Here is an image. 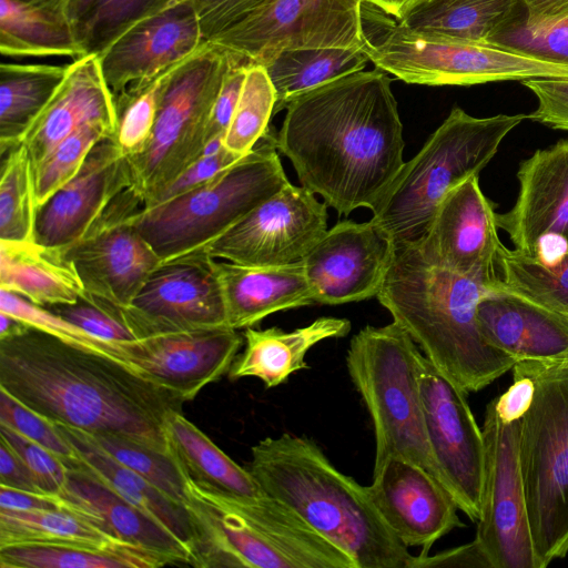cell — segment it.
Listing matches in <instances>:
<instances>
[{"label":"cell","instance_id":"cell-1","mask_svg":"<svg viewBox=\"0 0 568 568\" xmlns=\"http://www.w3.org/2000/svg\"><path fill=\"white\" fill-rule=\"evenodd\" d=\"M382 70L341 77L293 99L276 138L301 185L347 216L372 210L404 164L403 124Z\"/></svg>","mask_w":568,"mask_h":568},{"label":"cell","instance_id":"cell-2","mask_svg":"<svg viewBox=\"0 0 568 568\" xmlns=\"http://www.w3.org/2000/svg\"><path fill=\"white\" fill-rule=\"evenodd\" d=\"M0 389L51 423L164 453L165 420L185 402L128 364L32 326L0 339Z\"/></svg>","mask_w":568,"mask_h":568},{"label":"cell","instance_id":"cell-3","mask_svg":"<svg viewBox=\"0 0 568 568\" xmlns=\"http://www.w3.org/2000/svg\"><path fill=\"white\" fill-rule=\"evenodd\" d=\"M493 282L436 265L416 243L395 244L376 298L425 357L468 394L516 364L478 326L477 304Z\"/></svg>","mask_w":568,"mask_h":568},{"label":"cell","instance_id":"cell-4","mask_svg":"<svg viewBox=\"0 0 568 568\" xmlns=\"http://www.w3.org/2000/svg\"><path fill=\"white\" fill-rule=\"evenodd\" d=\"M245 468L265 494L296 511L356 568H413L416 556L386 525L366 486L338 470L310 438L265 437L251 448Z\"/></svg>","mask_w":568,"mask_h":568},{"label":"cell","instance_id":"cell-5","mask_svg":"<svg viewBox=\"0 0 568 568\" xmlns=\"http://www.w3.org/2000/svg\"><path fill=\"white\" fill-rule=\"evenodd\" d=\"M191 566L204 568H356L353 559L296 511L264 494L244 498L186 479Z\"/></svg>","mask_w":568,"mask_h":568},{"label":"cell","instance_id":"cell-6","mask_svg":"<svg viewBox=\"0 0 568 568\" xmlns=\"http://www.w3.org/2000/svg\"><path fill=\"white\" fill-rule=\"evenodd\" d=\"M527 118H476L460 108L452 109L418 153L404 162L371 210V221L394 244L422 241L444 197L468 178L478 175L506 135Z\"/></svg>","mask_w":568,"mask_h":568},{"label":"cell","instance_id":"cell-7","mask_svg":"<svg viewBox=\"0 0 568 568\" xmlns=\"http://www.w3.org/2000/svg\"><path fill=\"white\" fill-rule=\"evenodd\" d=\"M361 49L377 69L406 83L473 85L496 81L567 78L568 65L489 42L418 31L363 0Z\"/></svg>","mask_w":568,"mask_h":568},{"label":"cell","instance_id":"cell-8","mask_svg":"<svg viewBox=\"0 0 568 568\" xmlns=\"http://www.w3.org/2000/svg\"><path fill=\"white\" fill-rule=\"evenodd\" d=\"M276 138L268 128L250 153L213 179L133 216L161 263L203 252L290 182Z\"/></svg>","mask_w":568,"mask_h":568},{"label":"cell","instance_id":"cell-9","mask_svg":"<svg viewBox=\"0 0 568 568\" xmlns=\"http://www.w3.org/2000/svg\"><path fill=\"white\" fill-rule=\"evenodd\" d=\"M420 354L395 322L379 327L367 325L352 337L346 367L373 423L374 468L388 457H402L440 483L425 429Z\"/></svg>","mask_w":568,"mask_h":568},{"label":"cell","instance_id":"cell-10","mask_svg":"<svg viewBox=\"0 0 568 568\" xmlns=\"http://www.w3.org/2000/svg\"><path fill=\"white\" fill-rule=\"evenodd\" d=\"M518 363L535 381L519 460L539 568L568 552V361Z\"/></svg>","mask_w":568,"mask_h":568},{"label":"cell","instance_id":"cell-11","mask_svg":"<svg viewBox=\"0 0 568 568\" xmlns=\"http://www.w3.org/2000/svg\"><path fill=\"white\" fill-rule=\"evenodd\" d=\"M234 55L211 41L168 78L145 145L128 156L130 186L148 206L196 159L215 99Z\"/></svg>","mask_w":568,"mask_h":568},{"label":"cell","instance_id":"cell-12","mask_svg":"<svg viewBox=\"0 0 568 568\" xmlns=\"http://www.w3.org/2000/svg\"><path fill=\"white\" fill-rule=\"evenodd\" d=\"M523 418L505 423L493 400L483 425L484 480L476 540L493 568H539L519 460Z\"/></svg>","mask_w":568,"mask_h":568},{"label":"cell","instance_id":"cell-13","mask_svg":"<svg viewBox=\"0 0 568 568\" xmlns=\"http://www.w3.org/2000/svg\"><path fill=\"white\" fill-rule=\"evenodd\" d=\"M363 0H265L211 42L250 64L302 48L361 49Z\"/></svg>","mask_w":568,"mask_h":568},{"label":"cell","instance_id":"cell-14","mask_svg":"<svg viewBox=\"0 0 568 568\" xmlns=\"http://www.w3.org/2000/svg\"><path fill=\"white\" fill-rule=\"evenodd\" d=\"M143 207L131 189L120 192L74 243L62 247L84 293L129 306L161 260L133 224Z\"/></svg>","mask_w":568,"mask_h":568},{"label":"cell","instance_id":"cell-15","mask_svg":"<svg viewBox=\"0 0 568 568\" xmlns=\"http://www.w3.org/2000/svg\"><path fill=\"white\" fill-rule=\"evenodd\" d=\"M425 429L442 485L470 520L480 513L485 447L466 393L424 354L418 359Z\"/></svg>","mask_w":568,"mask_h":568},{"label":"cell","instance_id":"cell-16","mask_svg":"<svg viewBox=\"0 0 568 568\" xmlns=\"http://www.w3.org/2000/svg\"><path fill=\"white\" fill-rule=\"evenodd\" d=\"M327 231V205L288 182L203 252L246 266L300 263Z\"/></svg>","mask_w":568,"mask_h":568},{"label":"cell","instance_id":"cell-17","mask_svg":"<svg viewBox=\"0 0 568 568\" xmlns=\"http://www.w3.org/2000/svg\"><path fill=\"white\" fill-rule=\"evenodd\" d=\"M204 252L161 263L123 315L139 341L162 333L227 327L222 290Z\"/></svg>","mask_w":568,"mask_h":568},{"label":"cell","instance_id":"cell-18","mask_svg":"<svg viewBox=\"0 0 568 568\" xmlns=\"http://www.w3.org/2000/svg\"><path fill=\"white\" fill-rule=\"evenodd\" d=\"M515 205L497 225L519 253L551 261L568 253V141L537 150L521 162Z\"/></svg>","mask_w":568,"mask_h":568},{"label":"cell","instance_id":"cell-19","mask_svg":"<svg viewBox=\"0 0 568 568\" xmlns=\"http://www.w3.org/2000/svg\"><path fill=\"white\" fill-rule=\"evenodd\" d=\"M394 250V242L372 221L335 224L302 261L315 304L376 297Z\"/></svg>","mask_w":568,"mask_h":568},{"label":"cell","instance_id":"cell-20","mask_svg":"<svg viewBox=\"0 0 568 568\" xmlns=\"http://www.w3.org/2000/svg\"><path fill=\"white\" fill-rule=\"evenodd\" d=\"M366 486L379 515L408 547H420L419 557L454 528L463 527L458 507L447 489L425 468L402 458L388 457L373 469Z\"/></svg>","mask_w":568,"mask_h":568},{"label":"cell","instance_id":"cell-21","mask_svg":"<svg viewBox=\"0 0 568 568\" xmlns=\"http://www.w3.org/2000/svg\"><path fill=\"white\" fill-rule=\"evenodd\" d=\"M243 342L237 329L217 327L152 335L123 352L142 376L187 402L229 373Z\"/></svg>","mask_w":568,"mask_h":568},{"label":"cell","instance_id":"cell-22","mask_svg":"<svg viewBox=\"0 0 568 568\" xmlns=\"http://www.w3.org/2000/svg\"><path fill=\"white\" fill-rule=\"evenodd\" d=\"M497 230L494 205L481 192L478 175H473L444 197L425 237L416 244L443 268L496 281L503 245Z\"/></svg>","mask_w":568,"mask_h":568},{"label":"cell","instance_id":"cell-23","mask_svg":"<svg viewBox=\"0 0 568 568\" xmlns=\"http://www.w3.org/2000/svg\"><path fill=\"white\" fill-rule=\"evenodd\" d=\"M206 40L190 0H179L121 33L100 54L103 77L116 94L185 61Z\"/></svg>","mask_w":568,"mask_h":568},{"label":"cell","instance_id":"cell-24","mask_svg":"<svg viewBox=\"0 0 568 568\" xmlns=\"http://www.w3.org/2000/svg\"><path fill=\"white\" fill-rule=\"evenodd\" d=\"M129 186L128 156L112 138L100 141L79 172L37 209L34 241L61 248L74 243Z\"/></svg>","mask_w":568,"mask_h":568},{"label":"cell","instance_id":"cell-25","mask_svg":"<svg viewBox=\"0 0 568 568\" xmlns=\"http://www.w3.org/2000/svg\"><path fill=\"white\" fill-rule=\"evenodd\" d=\"M477 322L484 338L516 362L568 359V314L544 307L498 280L479 298Z\"/></svg>","mask_w":568,"mask_h":568},{"label":"cell","instance_id":"cell-26","mask_svg":"<svg viewBox=\"0 0 568 568\" xmlns=\"http://www.w3.org/2000/svg\"><path fill=\"white\" fill-rule=\"evenodd\" d=\"M90 122L105 123L115 131L114 94L103 77L98 54L83 55L69 64L63 82L26 133L21 145L31 166Z\"/></svg>","mask_w":568,"mask_h":568},{"label":"cell","instance_id":"cell-27","mask_svg":"<svg viewBox=\"0 0 568 568\" xmlns=\"http://www.w3.org/2000/svg\"><path fill=\"white\" fill-rule=\"evenodd\" d=\"M59 496L63 508L85 516L109 535L154 554L166 565H190L189 549L171 531L90 473L68 470Z\"/></svg>","mask_w":568,"mask_h":568},{"label":"cell","instance_id":"cell-28","mask_svg":"<svg viewBox=\"0 0 568 568\" xmlns=\"http://www.w3.org/2000/svg\"><path fill=\"white\" fill-rule=\"evenodd\" d=\"M212 265L230 328L252 327L275 312L315 304L302 262L262 267L213 258Z\"/></svg>","mask_w":568,"mask_h":568},{"label":"cell","instance_id":"cell-29","mask_svg":"<svg viewBox=\"0 0 568 568\" xmlns=\"http://www.w3.org/2000/svg\"><path fill=\"white\" fill-rule=\"evenodd\" d=\"M352 324L346 318L320 317L311 324L284 332L277 327L244 331L245 348L235 358L229 376L232 381L256 377L265 387L283 384L292 374L308 368L307 352L327 338L346 336Z\"/></svg>","mask_w":568,"mask_h":568},{"label":"cell","instance_id":"cell-30","mask_svg":"<svg viewBox=\"0 0 568 568\" xmlns=\"http://www.w3.org/2000/svg\"><path fill=\"white\" fill-rule=\"evenodd\" d=\"M0 288L48 307L75 303L83 285L61 247L0 240Z\"/></svg>","mask_w":568,"mask_h":568},{"label":"cell","instance_id":"cell-31","mask_svg":"<svg viewBox=\"0 0 568 568\" xmlns=\"http://www.w3.org/2000/svg\"><path fill=\"white\" fill-rule=\"evenodd\" d=\"M79 455L81 468L171 531L190 551L192 528L185 506L168 498L145 478L120 464L94 444L84 430L52 423ZM75 468V469H78Z\"/></svg>","mask_w":568,"mask_h":568},{"label":"cell","instance_id":"cell-32","mask_svg":"<svg viewBox=\"0 0 568 568\" xmlns=\"http://www.w3.org/2000/svg\"><path fill=\"white\" fill-rule=\"evenodd\" d=\"M164 434L169 453L185 478L197 486L244 498L265 494L245 467L231 459L182 412L168 416Z\"/></svg>","mask_w":568,"mask_h":568},{"label":"cell","instance_id":"cell-33","mask_svg":"<svg viewBox=\"0 0 568 568\" xmlns=\"http://www.w3.org/2000/svg\"><path fill=\"white\" fill-rule=\"evenodd\" d=\"M0 51L11 58L85 55L64 12L21 0H0Z\"/></svg>","mask_w":568,"mask_h":568},{"label":"cell","instance_id":"cell-34","mask_svg":"<svg viewBox=\"0 0 568 568\" xmlns=\"http://www.w3.org/2000/svg\"><path fill=\"white\" fill-rule=\"evenodd\" d=\"M69 71L67 65L1 63L0 153L21 144Z\"/></svg>","mask_w":568,"mask_h":568},{"label":"cell","instance_id":"cell-35","mask_svg":"<svg viewBox=\"0 0 568 568\" xmlns=\"http://www.w3.org/2000/svg\"><path fill=\"white\" fill-rule=\"evenodd\" d=\"M368 61L362 49L351 48H302L278 52L262 65L275 91L273 115L302 93L363 71Z\"/></svg>","mask_w":568,"mask_h":568},{"label":"cell","instance_id":"cell-36","mask_svg":"<svg viewBox=\"0 0 568 568\" xmlns=\"http://www.w3.org/2000/svg\"><path fill=\"white\" fill-rule=\"evenodd\" d=\"M19 544L75 545L103 549L134 546L109 535L85 516L68 508H0V547Z\"/></svg>","mask_w":568,"mask_h":568},{"label":"cell","instance_id":"cell-37","mask_svg":"<svg viewBox=\"0 0 568 568\" xmlns=\"http://www.w3.org/2000/svg\"><path fill=\"white\" fill-rule=\"evenodd\" d=\"M518 3V0H429L399 21L418 31L488 42L514 18Z\"/></svg>","mask_w":568,"mask_h":568},{"label":"cell","instance_id":"cell-38","mask_svg":"<svg viewBox=\"0 0 568 568\" xmlns=\"http://www.w3.org/2000/svg\"><path fill=\"white\" fill-rule=\"evenodd\" d=\"M166 564L140 547L103 549L75 545L0 547V568H155Z\"/></svg>","mask_w":568,"mask_h":568},{"label":"cell","instance_id":"cell-39","mask_svg":"<svg viewBox=\"0 0 568 568\" xmlns=\"http://www.w3.org/2000/svg\"><path fill=\"white\" fill-rule=\"evenodd\" d=\"M497 280L509 290L551 311L568 314V253L541 261L500 246Z\"/></svg>","mask_w":568,"mask_h":568},{"label":"cell","instance_id":"cell-40","mask_svg":"<svg viewBox=\"0 0 568 568\" xmlns=\"http://www.w3.org/2000/svg\"><path fill=\"white\" fill-rule=\"evenodd\" d=\"M31 163L20 144L2 155L0 179V240L33 241L37 203Z\"/></svg>","mask_w":568,"mask_h":568},{"label":"cell","instance_id":"cell-41","mask_svg":"<svg viewBox=\"0 0 568 568\" xmlns=\"http://www.w3.org/2000/svg\"><path fill=\"white\" fill-rule=\"evenodd\" d=\"M275 101V91L265 69L250 64L223 145L240 156L250 153L270 128Z\"/></svg>","mask_w":568,"mask_h":568},{"label":"cell","instance_id":"cell-42","mask_svg":"<svg viewBox=\"0 0 568 568\" xmlns=\"http://www.w3.org/2000/svg\"><path fill=\"white\" fill-rule=\"evenodd\" d=\"M87 434L112 458L145 478L174 503L185 506L186 479L170 453L160 452L123 436Z\"/></svg>","mask_w":568,"mask_h":568},{"label":"cell","instance_id":"cell-43","mask_svg":"<svg viewBox=\"0 0 568 568\" xmlns=\"http://www.w3.org/2000/svg\"><path fill=\"white\" fill-rule=\"evenodd\" d=\"M114 129L102 122L87 123L59 142L31 166L37 207L70 181L100 141L113 138Z\"/></svg>","mask_w":568,"mask_h":568},{"label":"cell","instance_id":"cell-44","mask_svg":"<svg viewBox=\"0 0 568 568\" xmlns=\"http://www.w3.org/2000/svg\"><path fill=\"white\" fill-rule=\"evenodd\" d=\"M175 67L114 94L116 125L112 139L126 156L138 153L148 142L165 83Z\"/></svg>","mask_w":568,"mask_h":568},{"label":"cell","instance_id":"cell-45","mask_svg":"<svg viewBox=\"0 0 568 568\" xmlns=\"http://www.w3.org/2000/svg\"><path fill=\"white\" fill-rule=\"evenodd\" d=\"M179 0H103L74 30L84 54H100L121 33L136 22Z\"/></svg>","mask_w":568,"mask_h":568},{"label":"cell","instance_id":"cell-46","mask_svg":"<svg viewBox=\"0 0 568 568\" xmlns=\"http://www.w3.org/2000/svg\"><path fill=\"white\" fill-rule=\"evenodd\" d=\"M488 42L540 60L568 65V17L538 20L526 13H516Z\"/></svg>","mask_w":568,"mask_h":568},{"label":"cell","instance_id":"cell-47","mask_svg":"<svg viewBox=\"0 0 568 568\" xmlns=\"http://www.w3.org/2000/svg\"><path fill=\"white\" fill-rule=\"evenodd\" d=\"M0 312L12 315L70 345L128 364L123 351L118 345L105 342L49 308L3 288H0Z\"/></svg>","mask_w":568,"mask_h":568},{"label":"cell","instance_id":"cell-48","mask_svg":"<svg viewBox=\"0 0 568 568\" xmlns=\"http://www.w3.org/2000/svg\"><path fill=\"white\" fill-rule=\"evenodd\" d=\"M47 308L122 351L139 341L124 318L123 306L97 296L84 293L75 303Z\"/></svg>","mask_w":568,"mask_h":568},{"label":"cell","instance_id":"cell-49","mask_svg":"<svg viewBox=\"0 0 568 568\" xmlns=\"http://www.w3.org/2000/svg\"><path fill=\"white\" fill-rule=\"evenodd\" d=\"M0 424L41 445L57 456L68 470L79 467L81 459L55 426L0 389Z\"/></svg>","mask_w":568,"mask_h":568},{"label":"cell","instance_id":"cell-50","mask_svg":"<svg viewBox=\"0 0 568 568\" xmlns=\"http://www.w3.org/2000/svg\"><path fill=\"white\" fill-rule=\"evenodd\" d=\"M0 438L22 458L43 493L59 495L62 491L68 479V468L57 456L2 424H0Z\"/></svg>","mask_w":568,"mask_h":568},{"label":"cell","instance_id":"cell-51","mask_svg":"<svg viewBox=\"0 0 568 568\" xmlns=\"http://www.w3.org/2000/svg\"><path fill=\"white\" fill-rule=\"evenodd\" d=\"M537 97V109L527 119L568 131V79L540 78L521 81Z\"/></svg>","mask_w":568,"mask_h":568},{"label":"cell","instance_id":"cell-52","mask_svg":"<svg viewBox=\"0 0 568 568\" xmlns=\"http://www.w3.org/2000/svg\"><path fill=\"white\" fill-rule=\"evenodd\" d=\"M241 158L225 146L220 151L209 155H202L196 159L187 169H185L170 185H168L151 204L143 207H150L170 200L189 190L200 186L219 173L234 164Z\"/></svg>","mask_w":568,"mask_h":568},{"label":"cell","instance_id":"cell-53","mask_svg":"<svg viewBox=\"0 0 568 568\" xmlns=\"http://www.w3.org/2000/svg\"><path fill=\"white\" fill-rule=\"evenodd\" d=\"M203 38L211 41L258 8L265 0H190Z\"/></svg>","mask_w":568,"mask_h":568},{"label":"cell","instance_id":"cell-54","mask_svg":"<svg viewBox=\"0 0 568 568\" xmlns=\"http://www.w3.org/2000/svg\"><path fill=\"white\" fill-rule=\"evenodd\" d=\"M248 65L250 63L234 55V60L224 77L211 111L205 133V143L216 136L225 135L236 108Z\"/></svg>","mask_w":568,"mask_h":568},{"label":"cell","instance_id":"cell-55","mask_svg":"<svg viewBox=\"0 0 568 568\" xmlns=\"http://www.w3.org/2000/svg\"><path fill=\"white\" fill-rule=\"evenodd\" d=\"M514 383L493 403L500 420L513 423L524 418L535 395V381L518 363L513 367Z\"/></svg>","mask_w":568,"mask_h":568},{"label":"cell","instance_id":"cell-56","mask_svg":"<svg viewBox=\"0 0 568 568\" xmlns=\"http://www.w3.org/2000/svg\"><path fill=\"white\" fill-rule=\"evenodd\" d=\"M426 567L493 568L476 539L434 556H416L413 568Z\"/></svg>","mask_w":568,"mask_h":568},{"label":"cell","instance_id":"cell-57","mask_svg":"<svg viewBox=\"0 0 568 568\" xmlns=\"http://www.w3.org/2000/svg\"><path fill=\"white\" fill-rule=\"evenodd\" d=\"M0 486L18 490L45 494L36 484L22 458L7 442L1 438Z\"/></svg>","mask_w":568,"mask_h":568},{"label":"cell","instance_id":"cell-58","mask_svg":"<svg viewBox=\"0 0 568 568\" xmlns=\"http://www.w3.org/2000/svg\"><path fill=\"white\" fill-rule=\"evenodd\" d=\"M0 508L10 510L61 509L59 495L39 494L0 486Z\"/></svg>","mask_w":568,"mask_h":568},{"label":"cell","instance_id":"cell-59","mask_svg":"<svg viewBox=\"0 0 568 568\" xmlns=\"http://www.w3.org/2000/svg\"><path fill=\"white\" fill-rule=\"evenodd\" d=\"M532 19L547 20L568 17V0H518Z\"/></svg>","mask_w":568,"mask_h":568},{"label":"cell","instance_id":"cell-60","mask_svg":"<svg viewBox=\"0 0 568 568\" xmlns=\"http://www.w3.org/2000/svg\"><path fill=\"white\" fill-rule=\"evenodd\" d=\"M385 11L387 14L403 20L416 7L429 0H366Z\"/></svg>","mask_w":568,"mask_h":568},{"label":"cell","instance_id":"cell-61","mask_svg":"<svg viewBox=\"0 0 568 568\" xmlns=\"http://www.w3.org/2000/svg\"><path fill=\"white\" fill-rule=\"evenodd\" d=\"M103 0H68L64 12L75 27L87 14L97 8Z\"/></svg>","mask_w":568,"mask_h":568},{"label":"cell","instance_id":"cell-62","mask_svg":"<svg viewBox=\"0 0 568 568\" xmlns=\"http://www.w3.org/2000/svg\"><path fill=\"white\" fill-rule=\"evenodd\" d=\"M30 325L23 321L0 312V339L13 337L23 333Z\"/></svg>","mask_w":568,"mask_h":568},{"label":"cell","instance_id":"cell-63","mask_svg":"<svg viewBox=\"0 0 568 568\" xmlns=\"http://www.w3.org/2000/svg\"><path fill=\"white\" fill-rule=\"evenodd\" d=\"M31 4L40 6L55 11L64 12L68 0H21ZM65 13V12H64Z\"/></svg>","mask_w":568,"mask_h":568},{"label":"cell","instance_id":"cell-64","mask_svg":"<svg viewBox=\"0 0 568 568\" xmlns=\"http://www.w3.org/2000/svg\"><path fill=\"white\" fill-rule=\"evenodd\" d=\"M568 361V359H567Z\"/></svg>","mask_w":568,"mask_h":568}]
</instances>
